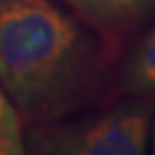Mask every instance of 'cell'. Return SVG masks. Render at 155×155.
<instances>
[{
  "label": "cell",
  "instance_id": "obj_1",
  "mask_svg": "<svg viewBox=\"0 0 155 155\" xmlns=\"http://www.w3.org/2000/svg\"><path fill=\"white\" fill-rule=\"evenodd\" d=\"M98 45L52 0H0V84L31 124L67 119L98 88Z\"/></svg>",
  "mask_w": 155,
  "mask_h": 155
},
{
  "label": "cell",
  "instance_id": "obj_4",
  "mask_svg": "<svg viewBox=\"0 0 155 155\" xmlns=\"http://www.w3.org/2000/svg\"><path fill=\"white\" fill-rule=\"evenodd\" d=\"M122 90L131 97L155 95V26L131 50L122 69Z\"/></svg>",
  "mask_w": 155,
  "mask_h": 155
},
{
  "label": "cell",
  "instance_id": "obj_2",
  "mask_svg": "<svg viewBox=\"0 0 155 155\" xmlns=\"http://www.w3.org/2000/svg\"><path fill=\"white\" fill-rule=\"evenodd\" d=\"M152 117L153 102L136 98L78 121L35 124L26 155H147Z\"/></svg>",
  "mask_w": 155,
  "mask_h": 155
},
{
  "label": "cell",
  "instance_id": "obj_7",
  "mask_svg": "<svg viewBox=\"0 0 155 155\" xmlns=\"http://www.w3.org/2000/svg\"><path fill=\"white\" fill-rule=\"evenodd\" d=\"M152 155H155V121L152 124Z\"/></svg>",
  "mask_w": 155,
  "mask_h": 155
},
{
  "label": "cell",
  "instance_id": "obj_3",
  "mask_svg": "<svg viewBox=\"0 0 155 155\" xmlns=\"http://www.w3.org/2000/svg\"><path fill=\"white\" fill-rule=\"evenodd\" d=\"M84 21L105 31L134 26L155 9V0H64Z\"/></svg>",
  "mask_w": 155,
  "mask_h": 155
},
{
  "label": "cell",
  "instance_id": "obj_6",
  "mask_svg": "<svg viewBox=\"0 0 155 155\" xmlns=\"http://www.w3.org/2000/svg\"><path fill=\"white\" fill-rule=\"evenodd\" d=\"M0 117L2 119H11V121H21L19 112L16 110V107L12 105L11 98L7 97L5 90L0 84Z\"/></svg>",
  "mask_w": 155,
  "mask_h": 155
},
{
  "label": "cell",
  "instance_id": "obj_5",
  "mask_svg": "<svg viewBox=\"0 0 155 155\" xmlns=\"http://www.w3.org/2000/svg\"><path fill=\"white\" fill-rule=\"evenodd\" d=\"M0 155H26V143L21 134V121L0 117Z\"/></svg>",
  "mask_w": 155,
  "mask_h": 155
}]
</instances>
